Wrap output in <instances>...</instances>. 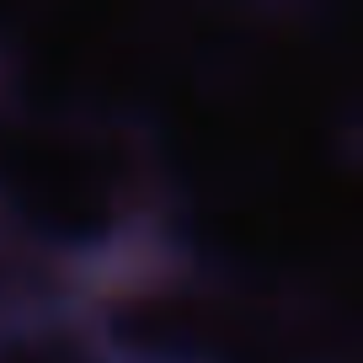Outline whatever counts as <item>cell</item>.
Here are the masks:
<instances>
[{"mask_svg":"<svg viewBox=\"0 0 363 363\" xmlns=\"http://www.w3.org/2000/svg\"><path fill=\"white\" fill-rule=\"evenodd\" d=\"M166 177L139 118L0 113V219L38 251H107L150 225Z\"/></svg>","mask_w":363,"mask_h":363,"instance_id":"obj_1","label":"cell"}]
</instances>
